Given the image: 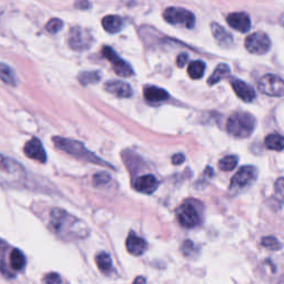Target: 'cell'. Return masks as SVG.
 Segmentation results:
<instances>
[{
	"mask_svg": "<svg viewBox=\"0 0 284 284\" xmlns=\"http://www.w3.org/2000/svg\"><path fill=\"white\" fill-rule=\"evenodd\" d=\"M49 228L58 238L65 241L82 240L90 234L85 221L59 207H54L50 212Z\"/></svg>",
	"mask_w": 284,
	"mask_h": 284,
	"instance_id": "6da1fadb",
	"label": "cell"
},
{
	"mask_svg": "<svg viewBox=\"0 0 284 284\" xmlns=\"http://www.w3.org/2000/svg\"><path fill=\"white\" fill-rule=\"evenodd\" d=\"M52 140L58 149L67 152V154L79 159V160L91 162L98 165H103V167H107V168H113L111 164L108 163L105 160H102V159H100L99 157H97L94 154H92V152H90L85 145L79 141L66 139V138H60V137H54Z\"/></svg>",
	"mask_w": 284,
	"mask_h": 284,
	"instance_id": "7a4b0ae2",
	"label": "cell"
},
{
	"mask_svg": "<svg viewBox=\"0 0 284 284\" xmlns=\"http://www.w3.org/2000/svg\"><path fill=\"white\" fill-rule=\"evenodd\" d=\"M27 172L19 162L0 155V185L17 186L26 182Z\"/></svg>",
	"mask_w": 284,
	"mask_h": 284,
	"instance_id": "3957f363",
	"label": "cell"
},
{
	"mask_svg": "<svg viewBox=\"0 0 284 284\" xmlns=\"http://www.w3.org/2000/svg\"><path fill=\"white\" fill-rule=\"evenodd\" d=\"M255 128L254 117L248 112L233 113L226 122L228 132L234 138H247L250 136Z\"/></svg>",
	"mask_w": 284,
	"mask_h": 284,
	"instance_id": "277c9868",
	"label": "cell"
},
{
	"mask_svg": "<svg viewBox=\"0 0 284 284\" xmlns=\"http://www.w3.org/2000/svg\"><path fill=\"white\" fill-rule=\"evenodd\" d=\"M200 204L195 201H188L177 209V219L179 223L184 228H196L201 223V213L199 211Z\"/></svg>",
	"mask_w": 284,
	"mask_h": 284,
	"instance_id": "5b68a950",
	"label": "cell"
},
{
	"mask_svg": "<svg viewBox=\"0 0 284 284\" xmlns=\"http://www.w3.org/2000/svg\"><path fill=\"white\" fill-rule=\"evenodd\" d=\"M256 176H258V172L252 165H244V167L240 168L231 180L230 191L238 193L250 188L256 180Z\"/></svg>",
	"mask_w": 284,
	"mask_h": 284,
	"instance_id": "8992f818",
	"label": "cell"
},
{
	"mask_svg": "<svg viewBox=\"0 0 284 284\" xmlns=\"http://www.w3.org/2000/svg\"><path fill=\"white\" fill-rule=\"evenodd\" d=\"M163 18L165 22L171 25H183L186 28H193L196 24V17L189 10L177 7H170L163 12Z\"/></svg>",
	"mask_w": 284,
	"mask_h": 284,
	"instance_id": "52a82bcc",
	"label": "cell"
},
{
	"mask_svg": "<svg viewBox=\"0 0 284 284\" xmlns=\"http://www.w3.org/2000/svg\"><path fill=\"white\" fill-rule=\"evenodd\" d=\"M260 92L269 97L284 96V80L275 74H266L258 84Z\"/></svg>",
	"mask_w": 284,
	"mask_h": 284,
	"instance_id": "ba28073f",
	"label": "cell"
},
{
	"mask_svg": "<svg viewBox=\"0 0 284 284\" xmlns=\"http://www.w3.org/2000/svg\"><path fill=\"white\" fill-rule=\"evenodd\" d=\"M245 49L253 54H264L271 48V41L264 32H254L244 41Z\"/></svg>",
	"mask_w": 284,
	"mask_h": 284,
	"instance_id": "9c48e42d",
	"label": "cell"
},
{
	"mask_svg": "<svg viewBox=\"0 0 284 284\" xmlns=\"http://www.w3.org/2000/svg\"><path fill=\"white\" fill-rule=\"evenodd\" d=\"M102 54L105 58L110 61L113 66V70L118 75H121V77H130V75L134 74V70L131 66L128 64L127 61H124L122 58L118 56V53L108 46L103 47Z\"/></svg>",
	"mask_w": 284,
	"mask_h": 284,
	"instance_id": "30bf717a",
	"label": "cell"
},
{
	"mask_svg": "<svg viewBox=\"0 0 284 284\" xmlns=\"http://www.w3.org/2000/svg\"><path fill=\"white\" fill-rule=\"evenodd\" d=\"M69 45L73 50L84 51L89 49L92 45V37L90 33L80 28V27H73L69 34Z\"/></svg>",
	"mask_w": 284,
	"mask_h": 284,
	"instance_id": "8fae6325",
	"label": "cell"
},
{
	"mask_svg": "<svg viewBox=\"0 0 284 284\" xmlns=\"http://www.w3.org/2000/svg\"><path fill=\"white\" fill-rule=\"evenodd\" d=\"M25 155L32 159V160L39 161L41 163H45L47 161V155L46 151L43 147V144L37 139V138H33V139L29 140L25 145Z\"/></svg>",
	"mask_w": 284,
	"mask_h": 284,
	"instance_id": "7c38bea8",
	"label": "cell"
},
{
	"mask_svg": "<svg viewBox=\"0 0 284 284\" xmlns=\"http://www.w3.org/2000/svg\"><path fill=\"white\" fill-rule=\"evenodd\" d=\"M226 23L231 28L247 32L251 28V20L245 12H233L226 17Z\"/></svg>",
	"mask_w": 284,
	"mask_h": 284,
	"instance_id": "4fadbf2b",
	"label": "cell"
},
{
	"mask_svg": "<svg viewBox=\"0 0 284 284\" xmlns=\"http://www.w3.org/2000/svg\"><path fill=\"white\" fill-rule=\"evenodd\" d=\"M135 189L144 195H152L159 186V181L154 175H144L135 181Z\"/></svg>",
	"mask_w": 284,
	"mask_h": 284,
	"instance_id": "5bb4252c",
	"label": "cell"
},
{
	"mask_svg": "<svg viewBox=\"0 0 284 284\" xmlns=\"http://www.w3.org/2000/svg\"><path fill=\"white\" fill-rule=\"evenodd\" d=\"M231 86L235 94H237L241 100H243L245 102H251L255 99L254 89L251 86H249L247 82L240 79H233L231 81Z\"/></svg>",
	"mask_w": 284,
	"mask_h": 284,
	"instance_id": "9a60e30c",
	"label": "cell"
},
{
	"mask_svg": "<svg viewBox=\"0 0 284 284\" xmlns=\"http://www.w3.org/2000/svg\"><path fill=\"white\" fill-rule=\"evenodd\" d=\"M126 248L130 254L139 256L142 255L147 250V242L142 238L138 237L135 232H131L126 241Z\"/></svg>",
	"mask_w": 284,
	"mask_h": 284,
	"instance_id": "2e32d148",
	"label": "cell"
},
{
	"mask_svg": "<svg viewBox=\"0 0 284 284\" xmlns=\"http://www.w3.org/2000/svg\"><path fill=\"white\" fill-rule=\"evenodd\" d=\"M105 89L108 92L117 97H120V98H129V97L132 96V88H131L127 82L119 80L108 81L105 86Z\"/></svg>",
	"mask_w": 284,
	"mask_h": 284,
	"instance_id": "e0dca14e",
	"label": "cell"
},
{
	"mask_svg": "<svg viewBox=\"0 0 284 284\" xmlns=\"http://www.w3.org/2000/svg\"><path fill=\"white\" fill-rule=\"evenodd\" d=\"M143 96L149 102H161L169 98V93L165 90L158 87H145L143 89Z\"/></svg>",
	"mask_w": 284,
	"mask_h": 284,
	"instance_id": "ac0fdd59",
	"label": "cell"
},
{
	"mask_svg": "<svg viewBox=\"0 0 284 284\" xmlns=\"http://www.w3.org/2000/svg\"><path fill=\"white\" fill-rule=\"evenodd\" d=\"M122 26H123L122 19L119 16L110 15V16H106L102 19L103 29H105L109 33L119 32L122 28Z\"/></svg>",
	"mask_w": 284,
	"mask_h": 284,
	"instance_id": "d6986e66",
	"label": "cell"
},
{
	"mask_svg": "<svg viewBox=\"0 0 284 284\" xmlns=\"http://www.w3.org/2000/svg\"><path fill=\"white\" fill-rule=\"evenodd\" d=\"M10 267L15 271H22L26 267V256L25 254L19 250V249H12L10 252Z\"/></svg>",
	"mask_w": 284,
	"mask_h": 284,
	"instance_id": "ffe728a7",
	"label": "cell"
},
{
	"mask_svg": "<svg viewBox=\"0 0 284 284\" xmlns=\"http://www.w3.org/2000/svg\"><path fill=\"white\" fill-rule=\"evenodd\" d=\"M96 263L99 270L103 273H109L112 269V259L107 252L102 251L96 256Z\"/></svg>",
	"mask_w": 284,
	"mask_h": 284,
	"instance_id": "44dd1931",
	"label": "cell"
},
{
	"mask_svg": "<svg viewBox=\"0 0 284 284\" xmlns=\"http://www.w3.org/2000/svg\"><path fill=\"white\" fill-rule=\"evenodd\" d=\"M264 143L270 150L281 151L284 149V137L279 134H271L267 136Z\"/></svg>",
	"mask_w": 284,
	"mask_h": 284,
	"instance_id": "7402d4cb",
	"label": "cell"
},
{
	"mask_svg": "<svg viewBox=\"0 0 284 284\" xmlns=\"http://www.w3.org/2000/svg\"><path fill=\"white\" fill-rule=\"evenodd\" d=\"M230 72H231L230 67H229L228 65H225V64L219 65L216 70H214V72L212 73L211 77L209 78V80H207V84H209L210 86L216 85L220 80H222L223 78L226 77V75L230 74Z\"/></svg>",
	"mask_w": 284,
	"mask_h": 284,
	"instance_id": "603a6c76",
	"label": "cell"
},
{
	"mask_svg": "<svg viewBox=\"0 0 284 284\" xmlns=\"http://www.w3.org/2000/svg\"><path fill=\"white\" fill-rule=\"evenodd\" d=\"M0 80L9 86L16 85V75L12 69L5 64H0Z\"/></svg>",
	"mask_w": 284,
	"mask_h": 284,
	"instance_id": "cb8c5ba5",
	"label": "cell"
},
{
	"mask_svg": "<svg viewBox=\"0 0 284 284\" xmlns=\"http://www.w3.org/2000/svg\"><path fill=\"white\" fill-rule=\"evenodd\" d=\"M204 71H205V65L200 60L192 61L188 67V73L190 75V78L192 79L202 78Z\"/></svg>",
	"mask_w": 284,
	"mask_h": 284,
	"instance_id": "d4e9b609",
	"label": "cell"
},
{
	"mask_svg": "<svg viewBox=\"0 0 284 284\" xmlns=\"http://www.w3.org/2000/svg\"><path fill=\"white\" fill-rule=\"evenodd\" d=\"M79 81L82 86L93 85L100 81V72L99 71H85L81 72L79 75Z\"/></svg>",
	"mask_w": 284,
	"mask_h": 284,
	"instance_id": "484cf974",
	"label": "cell"
},
{
	"mask_svg": "<svg viewBox=\"0 0 284 284\" xmlns=\"http://www.w3.org/2000/svg\"><path fill=\"white\" fill-rule=\"evenodd\" d=\"M239 159L235 156H226L219 161V168L222 171H232L238 165Z\"/></svg>",
	"mask_w": 284,
	"mask_h": 284,
	"instance_id": "4316f807",
	"label": "cell"
},
{
	"mask_svg": "<svg viewBox=\"0 0 284 284\" xmlns=\"http://www.w3.org/2000/svg\"><path fill=\"white\" fill-rule=\"evenodd\" d=\"M212 32L214 34V37H216L217 40H219L221 45H224L225 41L228 43H230L231 37L229 36V34L225 32V30L223 28H221V27L217 24H212Z\"/></svg>",
	"mask_w": 284,
	"mask_h": 284,
	"instance_id": "83f0119b",
	"label": "cell"
},
{
	"mask_svg": "<svg viewBox=\"0 0 284 284\" xmlns=\"http://www.w3.org/2000/svg\"><path fill=\"white\" fill-rule=\"evenodd\" d=\"M274 196L280 203H284V178H279L275 181Z\"/></svg>",
	"mask_w": 284,
	"mask_h": 284,
	"instance_id": "f1b7e54d",
	"label": "cell"
},
{
	"mask_svg": "<svg viewBox=\"0 0 284 284\" xmlns=\"http://www.w3.org/2000/svg\"><path fill=\"white\" fill-rule=\"evenodd\" d=\"M64 28V23L58 18H52L46 25V30L50 33H57Z\"/></svg>",
	"mask_w": 284,
	"mask_h": 284,
	"instance_id": "f546056e",
	"label": "cell"
},
{
	"mask_svg": "<svg viewBox=\"0 0 284 284\" xmlns=\"http://www.w3.org/2000/svg\"><path fill=\"white\" fill-rule=\"evenodd\" d=\"M261 243L263 247L270 249V250H280L282 248L280 241L274 237H264L262 239Z\"/></svg>",
	"mask_w": 284,
	"mask_h": 284,
	"instance_id": "4dcf8cb0",
	"label": "cell"
},
{
	"mask_svg": "<svg viewBox=\"0 0 284 284\" xmlns=\"http://www.w3.org/2000/svg\"><path fill=\"white\" fill-rule=\"evenodd\" d=\"M110 180H111V177H110V175H108L107 172H99L93 176V184L97 188H99V186L108 184L110 182Z\"/></svg>",
	"mask_w": 284,
	"mask_h": 284,
	"instance_id": "1f68e13d",
	"label": "cell"
},
{
	"mask_svg": "<svg viewBox=\"0 0 284 284\" xmlns=\"http://www.w3.org/2000/svg\"><path fill=\"white\" fill-rule=\"evenodd\" d=\"M182 252L186 256L192 255L196 252V245L193 244V242H191L190 240H186L183 242V244H182Z\"/></svg>",
	"mask_w": 284,
	"mask_h": 284,
	"instance_id": "d6a6232c",
	"label": "cell"
},
{
	"mask_svg": "<svg viewBox=\"0 0 284 284\" xmlns=\"http://www.w3.org/2000/svg\"><path fill=\"white\" fill-rule=\"evenodd\" d=\"M45 282L47 284H59L60 283V276L57 273H50L46 276Z\"/></svg>",
	"mask_w": 284,
	"mask_h": 284,
	"instance_id": "836d02e7",
	"label": "cell"
},
{
	"mask_svg": "<svg viewBox=\"0 0 284 284\" xmlns=\"http://www.w3.org/2000/svg\"><path fill=\"white\" fill-rule=\"evenodd\" d=\"M185 160V158L182 154H177L172 157V163L173 164H176V165H179V164H181L183 163Z\"/></svg>",
	"mask_w": 284,
	"mask_h": 284,
	"instance_id": "e575fe53",
	"label": "cell"
},
{
	"mask_svg": "<svg viewBox=\"0 0 284 284\" xmlns=\"http://www.w3.org/2000/svg\"><path fill=\"white\" fill-rule=\"evenodd\" d=\"M186 60H188V56H186L185 53L179 54L178 59H177V65H178L180 68H182V67H184V65L186 64Z\"/></svg>",
	"mask_w": 284,
	"mask_h": 284,
	"instance_id": "d590c367",
	"label": "cell"
},
{
	"mask_svg": "<svg viewBox=\"0 0 284 284\" xmlns=\"http://www.w3.org/2000/svg\"><path fill=\"white\" fill-rule=\"evenodd\" d=\"M74 6L80 9H87L90 7V3L89 0H77Z\"/></svg>",
	"mask_w": 284,
	"mask_h": 284,
	"instance_id": "8d00e7d4",
	"label": "cell"
},
{
	"mask_svg": "<svg viewBox=\"0 0 284 284\" xmlns=\"http://www.w3.org/2000/svg\"><path fill=\"white\" fill-rule=\"evenodd\" d=\"M132 284H147V280H145L143 276H138Z\"/></svg>",
	"mask_w": 284,
	"mask_h": 284,
	"instance_id": "74e56055",
	"label": "cell"
},
{
	"mask_svg": "<svg viewBox=\"0 0 284 284\" xmlns=\"http://www.w3.org/2000/svg\"><path fill=\"white\" fill-rule=\"evenodd\" d=\"M281 24L284 26V15L281 17Z\"/></svg>",
	"mask_w": 284,
	"mask_h": 284,
	"instance_id": "f35d334b",
	"label": "cell"
},
{
	"mask_svg": "<svg viewBox=\"0 0 284 284\" xmlns=\"http://www.w3.org/2000/svg\"><path fill=\"white\" fill-rule=\"evenodd\" d=\"M5 243H4V241H2V240H0V245H4Z\"/></svg>",
	"mask_w": 284,
	"mask_h": 284,
	"instance_id": "ab89813d",
	"label": "cell"
}]
</instances>
